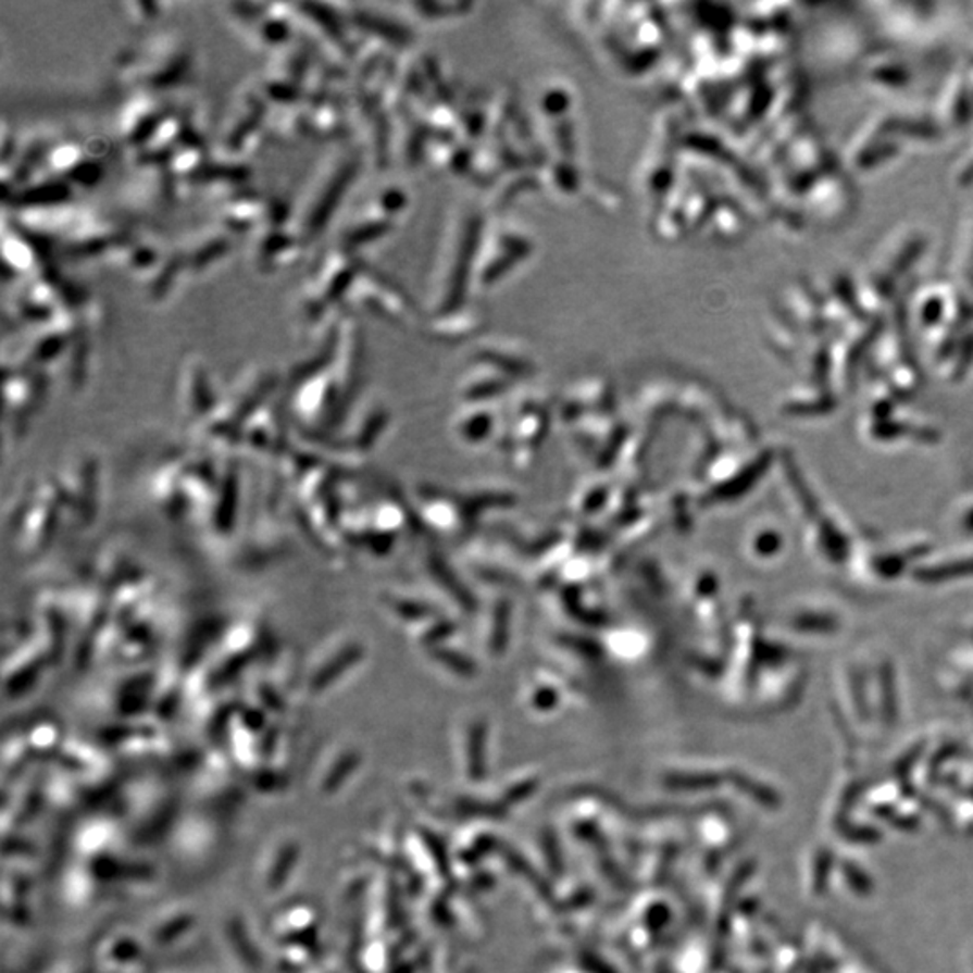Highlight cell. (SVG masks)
<instances>
[{
    "label": "cell",
    "mask_w": 973,
    "mask_h": 973,
    "mask_svg": "<svg viewBox=\"0 0 973 973\" xmlns=\"http://www.w3.org/2000/svg\"><path fill=\"white\" fill-rule=\"evenodd\" d=\"M164 117L161 101L153 96H139L123 109L120 134L128 142H147Z\"/></svg>",
    "instance_id": "6da1fadb"
},
{
    "label": "cell",
    "mask_w": 973,
    "mask_h": 973,
    "mask_svg": "<svg viewBox=\"0 0 973 973\" xmlns=\"http://www.w3.org/2000/svg\"><path fill=\"white\" fill-rule=\"evenodd\" d=\"M4 257L5 267L11 265L16 273L21 274L29 273L38 260L29 240L18 237V235L10 237L8 232L4 233Z\"/></svg>",
    "instance_id": "7a4b0ae2"
}]
</instances>
